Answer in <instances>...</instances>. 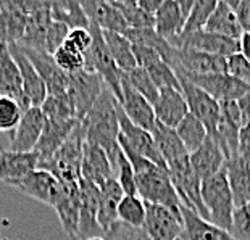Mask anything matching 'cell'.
<instances>
[{"instance_id": "1", "label": "cell", "mask_w": 250, "mask_h": 240, "mask_svg": "<svg viewBox=\"0 0 250 240\" xmlns=\"http://www.w3.org/2000/svg\"><path fill=\"white\" fill-rule=\"evenodd\" d=\"M118 99L105 86L97 102L90 108L87 116L81 121L86 132V140L97 143L108 155V160L118 152L120 142V120H118Z\"/></svg>"}, {"instance_id": "2", "label": "cell", "mask_w": 250, "mask_h": 240, "mask_svg": "<svg viewBox=\"0 0 250 240\" xmlns=\"http://www.w3.org/2000/svg\"><path fill=\"white\" fill-rule=\"evenodd\" d=\"M86 142V132L79 121L76 129L71 132L68 140L63 143L50 160L37 163V169H44L54 174L62 184H79L83 179L81 163H83V147Z\"/></svg>"}, {"instance_id": "3", "label": "cell", "mask_w": 250, "mask_h": 240, "mask_svg": "<svg viewBox=\"0 0 250 240\" xmlns=\"http://www.w3.org/2000/svg\"><path fill=\"white\" fill-rule=\"evenodd\" d=\"M202 201L208 213V221L231 232L236 206L225 169L202 182Z\"/></svg>"}, {"instance_id": "4", "label": "cell", "mask_w": 250, "mask_h": 240, "mask_svg": "<svg viewBox=\"0 0 250 240\" xmlns=\"http://www.w3.org/2000/svg\"><path fill=\"white\" fill-rule=\"evenodd\" d=\"M136 185L137 195L146 203L162 205L176 213H181L183 203H181V199L171 182V178H169L167 168L152 164L146 171L136 174Z\"/></svg>"}, {"instance_id": "5", "label": "cell", "mask_w": 250, "mask_h": 240, "mask_svg": "<svg viewBox=\"0 0 250 240\" xmlns=\"http://www.w3.org/2000/svg\"><path fill=\"white\" fill-rule=\"evenodd\" d=\"M105 82L97 73H89L81 69L78 73L68 74V97L76 113V118L83 121L87 116L90 108L97 102Z\"/></svg>"}, {"instance_id": "6", "label": "cell", "mask_w": 250, "mask_h": 240, "mask_svg": "<svg viewBox=\"0 0 250 240\" xmlns=\"http://www.w3.org/2000/svg\"><path fill=\"white\" fill-rule=\"evenodd\" d=\"M116 110H118V120H120V134H118L120 145L129 148V150H132L137 155H141V157L148 160V161H152L153 164H157V166L167 168V163H165L160 152H158L152 132L144 131L141 127H137L136 124H132L129 118L125 115L121 103H118V108Z\"/></svg>"}, {"instance_id": "7", "label": "cell", "mask_w": 250, "mask_h": 240, "mask_svg": "<svg viewBox=\"0 0 250 240\" xmlns=\"http://www.w3.org/2000/svg\"><path fill=\"white\" fill-rule=\"evenodd\" d=\"M178 78L188 79L194 86L205 90L210 97H213L218 102H228V100L242 99L244 95L250 92V87L239 81L237 78L231 76L229 73L223 74H188L176 73Z\"/></svg>"}, {"instance_id": "8", "label": "cell", "mask_w": 250, "mask_h": 240, "mask_svg": "<svg viewBox=\"0 0 250 240\" xmlns=\"http://www.w3.org/2000/svg\"><path fill=\"white\" fill-rule=\"evenodd\" d=\"M178 79L181 84V92H183L189 106V113L195 116L205 126L210 137H213L216 134L218 122H220L221 118L220 102L215 100L213 97H210L205 90H202L200 87L194 86L192 82H189L188 79L184 78H178Z\"/></svg>"}, {"instance_id": "9", "label": "cell", "mask_w": 250, "mask_h": 240, "mask_svg": "<svg viewBox=\"0 0 250 240\" xmlns=\"http://www.w3.org/2000/svg\"><path fill=\"white\" fill-rule=\"evenodd\" d=\"M144 232L150 240H176L183 237V215L167 206L146 203Z\"/></svg>"}, {"instance_id": "10", "label": "cell", "mask_w": 250, "mask_h": 240, "mask_svg": "<svg viewBox=\"0 0 250 240\" xmlns=\"http://www.w3.org/2000/svg\"><path fill=\"white\" fill-rule=\"evenodd\" d=\"M171 45L176 47V49H188L225 58L241 53V42L239 40L213 33H207V31H199V33L189 36H179L176 40L171 42Z\"/></svg>"}, {"instance_id": "11", "label": "cell", "mask_w": 250, "mask_h": 240, "mask_svg": "<svg viewBox=\"0 0 250 240\" xmlns=\"http://www.w3.org/2000/svg\"><path fill=\"white\" fill-rule=\"evenodd\" d=\"M81 208H79V229L78 240H89L90 237L104 236L99 226V205H100V187L90 180L81 179Z\"/></svg>"}, {"instance_id": "12", "label": "cell", "mask_w": 250, "mask_h": 240, "mask_svg": "<svg viewBox=\"0 0 250 240\" xmlns=\"http://www.w3.org/2000/svg\"><path fill=\"white\" fill-rule=\"evenodd\" d=\"M121 106H123L125 115L129 118L132 124L141 127L144 131L152 132L157 126V116L153 105L146 97L137 92V90L127 82L123 74L121 79Z\"/></svg>"}, {"instance_id": "13", "label": "cell", "mask_w": 250, "mask_h": 240, "mask_svg": "<svg viewBox=\"0 0 250 240\" xmlns=\"http://www.w3.org/2000/svg\"><path fill=\"white\" fill-rule=\"evenodd\" d=\"M20 47L24 52V55L29 58V61L33 63V66L39 73L41 79L44 81L47 87V94L54 95V97H65V95H68V74L63 73L57 66L54 57L47 52L33 50L23 45Z\"/></svg>"}, {"instance_id": "14", "label": "cell", "mask_w": 250, "mask_h": 240, "mask_svg": "<svg viewBox=\"0 0 250 240\" xmlns=\"http://www.w3.org/2000/svg\"><path fill=\"white\" fill-rule=\"evenodd\" d=\"M171 68L174 73L223 74L228 73V58L208 55V53L194 52L188 49H176Z\"/></svg>"}, {"instance_id": "15", "label": "cell", "mask_w": 250, "mask_h": 240, "mask_svg": "<svg viewBox=\"0 0 250 240\" xmlns=\"http://www.w3.org/2000/svg\"><path fill=\"white\" fill-rule=\"evenodd\" d=\"M132 52H134L137 66L146 69L158 89L171 87V89L181 90V84H179L176 73L173 71V68L163 60L162 55L157 50H153L150 47H146V45L132 44Z\"/></svg>"}, {"instance_id": "16", "label": "cell", "mask_w": 250, "mask_h": 240, "mask_svg": "<svg viewBox=\"0 0 250 240\" xmlns=\"http://www.w3.org/2000/svg\"><path fill=\"white\" fill-rule=\"evenodd\" d=\"M0 97L13 99L23 111L33 108L24 94L20 68L10 53L8 45L5 44L0 45Z\"/></svg>"}, {"instance_id": "17", "label": "cell", "mask_w": 250, "mask_h": 240, "mask_svg": "<svg viewBox=\"0 0 250 240\" xmlns=\"http://www.w3.org/2000/svg\"><path fill=\"white\" fill-rule=\"evenodd\" d=\"M12 187L20 190L21 194L31 197V199L41 201V203L52 206L55 203L58 194H60L62 182L49 171L34 169L33 173L24 176L23 179L13 182Z\"/></svg>"}, {"instance_id": "18", "label": "cell", "mask_w": 250, "mask_h": 240, "mask_svg": "<svg viewBox=\"0 0 250 240\" xmlns=\"http://www.w3.org/2000/svg\"><path fill=\"white\" fill-rule=\"evenodd\" d=\"M45 126V118L41 108H29L21 116L17 129L10 136V150L20 153H31L36 150L37 142Z\"/></svg>"}, {"instance_id": "19", "label": "cell", "mask_w": 250, "mask_h": 240, "mask_svg": "<svg viewBox=\"0 0 250 240\" xmlns=\"http://www.w3.org/2000/svg\"><path fill=\"white\" fill-rule=\"evenodd\" d=\"M62 222L63 231L70 240H78L79 208H81V189L79 184H62L55 203L52 205Z\"/></svg>"}, {"instance_id": "20", "label": "cell", "mask_w": 250, "mask_h": 240, "mask_svg": "<svg viewBox=\"0 0 250 240\" xmlns=\"http://www.w3.org/2000/svg\"><path fill=\"white\" fill-rule=\"evenodd\" d=\"M26 2H0V45L20 44L24 37Z\"/></svg>"}, {"instance_id": "21", "label": "cell", "mask_w": 250, "mask_h": 240, "mask_svg": "<svg viewBox=\"0 0 250 240\" xmlns=\"http://www.w3.org/2000/svg\"><path fill=\"white\" fill-rule=\"evenodd\" d=\"M8 49L20 68L21 79H23V89H24L26 97L29 99L31 106H33V108H41L42 103L45 102L47 95H49L47 94V87L44 81L41 79L39 73L36 71L33 63L29 61V58L24 55V52L21 50V47L18 44L8 45Z\"/></svg>"}, {"instance_id": "22", "label": "cell", "mask_w": 250, "mask_h": 240, "mask_svg": "<svg viewBox=\"0 0 250 240\" xmlns=\"http://www.w3.org/2000/svg\"><path fill=\"white\" fill-rule=\"evenodd\" d=\"M153 110H155L157 121L171 129H176L179 122L189 115V106L183 92L171 87L160 89V95L157 103L153 105Z\"/></svg>"}, {"instance_id": "23", "label": "cell", "mask_w": 250, "mask_h": 240, "mask_svg": "<svg viewBox=\"0 0 250 240\" xmlns=\"http://www.w3.org/2000/svg\"><path fill=\"white\" fill-rule=\"evenodd\" d=\"M52 2H37L34 10L28 15V23L23 40L20 45L28 47V49L45 52V37L52 24V13H50Z\"/></svg>"}, {"instance_id": "24", "label": "cell", "mask_w": 250, "mask_h": 240, "mask_svg": "<svg viewBox=\"0 0 250 240\" xmlns=\"http://www.w3.org/2000/svg\"><path fill=\"white\" fill-rule=\"evenodd\" d=\"M81 176L83 179L97 184L99 187L104 185L108 179L113 178L110 160L107 152L97 143L84 142L83 147V163H81Z\"/></svg>"}, {"instance_id": "25", "label": "cell", "mask_w": 250, "mask_h": 240, "mask_svg": "<svg viewBox=\"0 0 250 240\" xmlns=\"http://www.w3.org/2000/svg\"><path fill=\"white\" fill-rule=\"evenodd\" d=\"M81 7L84 13L87 15L89 21H92L99 26L102 31H110V33L116 34H126L129 29L125 17L121 15L118 8L111 2H105V0H86L81 2Z\"/></svg>"}, {"instance_id": "26", "label": "cell", "mask_w": 250, "mask_h": 240, "mask_svg": "<svg viewBox=\"0 0 250 240\" xmlns=\"http://www.w3.org/2000/svg\"><path fill=\"white\" fill-rule=\"evenodd\" d=\"M79 124V120H70V121H47L42 136L37 142L36 153L39 157V163L50 160L54 155L60 150L62 145L68 140L71 132L76 129Z\"/></svg>"}, {"instance_id": "27", "label": "cell", "mask_w": 250, "mask_h": 240, "mask_svg": "<svg viewBox=\"0 0 250 240\" xmlns=\"http://www.w3.org/2000/svg\"><path fill=\"white\" fill-rule=\"evenodd\" d=\"M39 157L36 152L20 153L0 147V182L12 185L37 169Z\"/></svg>"}, {"instance_id": "28", "label": "cell", "mask_w": 250, "mask_h": 240, "mask_svg": "<svg viewBox=\"0 0 250 240\" xmlns=\"http://www.w3.org/2000/svg\"><path fill=\"white\" fill-rule=\"evenodd\" d=\"M190 164H192V169L199 176V179L204 182V180L210 179L211 176L218 174L221 169H225L226 158L218 142L208 136L200 148L190 153Z\"/></svg>"}, {"instance_id": "29", "label": "cell", "mask_w": 250, "mask_h": 240, "mask_svg": "<svg viewBox=\"0 0 250 240\" xmlns=\"http://www.w3.org/2000/svg\"><path fill=\"white\" fill-rule=\"evenodd\" d=\"M153 18H155V33L171 44L183 34L188 15L181 10L179 0H163Z\"/></svg>"}, {"instance_id": "30", "label": "cell", "mask_w": 250, "mask_h": 240, "mask_svg": "<svg viewBox=\"0 0 250 240\" xmlns=\"http://www.w3.org/2000/svg\"><path fill=\"white\" fill-rule=\"evenodd\" d=\"M181 215H183L184 224V240H236L231 232L215 226L213 222L204 220L199 213L189 210L186 206H181Z\"/></svg>"}, {"instance_id": "31", "label": "cell", "mask_w": 250, "mask_h": 240, "mask_svg": "<svg viewBox=\"0 0 250 240\" xmlns=\"http://www.w3.org/2000/svg\"><path fill=\"white\" fill-rule=\"evenodd\" d=\"M125 190L116 182V179H108L100 185V205H99V226L104 231V236L108 234L118 224V205L123 200Z\"/></svg>"}, {"instance_id": "32", "label": "cell", "mask_w": 250, "mask_h": 240, "mask_svg": "<svg viewBox=\"0 0 250 240\" xmlns=\"http://www.w3.org/2000/svg\"><path fill=\"white\" fill-rule=\"evenodd\" d=\"M225 171L232 192L234 206L241 208L250 205V163L237 157L226 161Z\"/></svg>"}, {"instance_id": "33", "label": "cell", "mask_w": 250, "mask_h": 240, "mask_svg": "<svg viewBox=\"0 0 250 240\" xmlns=\"http://www.w3.org/2000/svg\"><path fill=\"white\" fill-rule=\"evenodd\" d=\"M204 31L223 37H229V39H236V40H241V37L244 34L241 24H239V20L236 17V12L228 3V0H220L216 3V8L211 13Z\"/></svg>"}, {"instance_id": "34", "label": "cell", "mask_w": 250, "mask_h": 240, "mask_svg": "<svg viewBox=\"0 0 250 240\" xmlns=\"http://www.w3.org/2000/svg\"><path fill=\"white\" fill-rule=\"evenodd\" d=\"M152 136H153V140H155L158 152H160L162 158L165 160V163H167V168H168V164H171L173 161L189 155L188 150H186V147L183 145V142H181L179 136L176 134V129L167 127L157 121V126H155V129L152 131Z\"/></svg>"}, {"instance_id": "35", "label": "cell", "mask_w": 250, "mask_h": 240, "mask_svg": "<svg viewBox=\"0 0 250 240\" xmlns=\"http://www.w3.org/2000/svg\"><path fill=\"white\" fill-rule=\"evenodd\" d=\"M50 13H52V20L66 24L71 31L73 29H89L90 21L87 18V15L84 13L81 2H73V0L52 2Z\"/></svg>"}, {"instance_id": "36", "label": "cell", "mask_w": 250, "mask_h": 240, "mask_svg": "<svg viewBox=\"0 0 250 240\" xmlns=\"http://www.w3.org/2000/svg\"><path fill=\"white\" fill-rule=\"evenodd\" d=\"M105 42L108 45V50L113 57V60L123 73H129L134 68H137V61L132 52V44L126 39L123 34L110 33V31H102Z\"/></svg>"}, {"instance_id": "37", "label": "cell", "mask_w": 250, "mask_h": 240, "mask_svg": "<svg viewBox=\"0 0 250 240\" xmlns=\"http://www.w3.org/2000/svg\"><path fill=\"white\" fill-rule=\"evenodd\" d=\"M176 134L179 136L181 142H183L189 155L194 153L197 148H200L205 139L208 137L205 126L190 113L179 122V126L176 127Z\"/></svg>"}, {"instance_id": "38", "label": "cell", "mask_w": 250, "mask_h": 240, "mask_svg": "<svg viewBox=\"0 0 250 240\" xmlns=\"http://www.w3.org/2000/svg\"><path fill=\"white\" fill-rule=\"evenodd\" d=\"M118 221L134 229H144L146 201L139 195H125L118 205Z\"/></svg>"}, {"instance_id": "39", "label": "cell", "mask_w": 250, "mask_h": 240, "mask_svg": "<svg viewBox=\"0 0 250 240\" xmlns=\"http://www.w3.org/2000/svg\"><path fill=\"white\" fill-rule=\"evenodd\" d=\"M115 8H118L125 17L129 29H155V18L139 7L136 0H125V2H111Z\"/></svg>"}, {"instance_id": "40", "label": "cell", "mask_w": 250, "mask_h": 240, "mask_svg": "<svg viewBox=\"0 0 250 240\" xmlns=\"http://www.w3.org/2000/svg\"><path fill=\"white\" fill-rule=\"evenodd\" d=\"M216 3L218 2H215V0H195L188 20H186L184 31L181 36H189V34L199 33V31H204L211 17V13H213V10L216 8Z\"/></svg>"}, {"instance_id": "41", "label": "cell", "mask_w": 250, "mask_h": 240, "mask_svg": "<svg viewBox=\"0 0 250 240\" xmlns=\"http://www.w3.org/2000/svg\"><path fill=\"white\" fill-rule=\"evenodd\" d=\"M41 111L47 121H70L78 120L74 108L71 105V100L68 95L65 97H54V95H47L45 102L42 103Z\"/></svg>"}, {"instance_id": "42", "label": "cell", "mask_w": 250, "mask_h": 240, "mask_svg": "<svg viewBox=\"0 0 250 240\" xmlns=\"http://www.w3.org/2000/svg\"><path fill=\"white\" fill-rule=\"evenodd\" d=\"M111 169H113V179H116V182L125 190V195H137L136 173L123 150H120Z\"/></svg>"}, {"instance_id": "43", "label": "cell", "mask_w": 250, "mask_h": 240, "mask_svg": "<svg viewBox=\"0 0 250 240\" xmlns=\"http://www.w3.org/2000/svg\"><path fill=\"white\" fill-rule=\"evenodd\" d=\"M127 82L139 92L142 97H146L152 105L157 103L158 95H160V89L155 86V82L152 81V78L148 76V73L144 68L137 66L129 73H125Z\"/></svg>"}, {"instance_id": "44", "label": "cell", "mask_w": 250, "mask_h": 240, "mask_svg": "<svg viewBox=\"0 0 250 240\" xmlns=\"http://www.w3.org/2000/svg\"><path fill=\"white\" fill-rule=\"evenodd\" d=\"M23 113V108L13 99L0 97V132H13Z\"/></svg>"}, {"instance_id": "45", "label": "cell", "mask_w": 250, "mask_h": 240, "mask_svg": "<svg viewBox=\"0 0 250 240\" xmlns=\"http://www.w3.org/2000/svg\"><path fill=\"white\" fill-rule=\"evenodd\" d=\"M52 57H54L57 66L66 74H73L84 69V55H81V53L71 52L65 49V47H62Z\"/></svg>"}, {"instance_id": "46", "label": "cell", "mask_w": 250, "mask_h": 240, "mask_svg": "<svg viewBox=\"0 0 250 240\" xmlns=\"http://www.w3.org/2000/svg\"><path fill=\"white\" fill-rule=\"evenodd\" d=\"M231 236L236 240H250V205L236 208L232 216Z\"/></svg>"}, {"instance_id": "47", "label": "cell", "mask_w": 250, "mask_h": 240, "mask_svg": "<svg viewBox=\"0 0 250 240\" xmlns=\"http://www.w3.org/2000/svg\"><path fill=\"white\" fill-rule=\"evenodd\" d=\"M63 47L71 52L86 55L92 47V34H90L89 29H73L68 34Z\"/></svg>"}, {"instance_id": "48", "label": "cell", "mask_w": 250, "mask_h": 240, "mask_svg": "<svg viewBox=\"0 0 250 240\" xmlns=\"http://www.w3.org/2000/svg\"><path fill=\"white\" fill-rule=\"evenodd\" d=\"M70 28L63 23H58V21H52L49 31H47V37H45V52L54 55V53L62 49L63 44H65L68 34H70Z\"/></svg>"}, {"instance_id": "49", "label": "cell", "mask_w": 250, "mask_h": 240, "mask_svg": "<svg viewBox=\"0 0 250 240\" xmlns=\"http://www.w3.org/2000/svg\"><path fill=\"white\" fill-rule=\"evenodd\" d=\"M228 73L250 87V63L242 57V53L228 58Z\"/></svg>"}, {"instance_id": "50", "label": "cell", "mask_w": 250, "mask_h": 240, "mask_svg": "<svg viewBox=\"0 0 250 240\" xmlns=\"http://www.w3.org/2000/svg\"><path fill=\"white\" fill-rule=\"evenodd\" d=\"M228 3L236 12L242 33L250 34V0H228Z\"/></svg>"}, {"instance_id": "51", "label": "cell", "mask_w": 250, "mask_h": 240, "mask_svg": "<svg viewBox=\"0 0 250 240\" xmlns=\"http://www.w3.org/2000/svg\"><path fill=\"white\" fill-rule=\"evenodd\" d=\"M239 158L250 163V122H246L239 132Z\"/></svg>"}, {"instance_id": "52", "label": "cell", "mask_w": 250, "mask_h": 240, "mask_svg": "<svg viewBox=\"0 0 250 240\" xmlns=\"http://www.w3.org/2000/svg\"><path fill=\"white\" fill-rule=\"evenodd\" d=\"M237 105L241 108V115H242V124L250 122V92L247 95H244L242 99L237 100Z\"/></svg>"}, {"instance_id": "53", "label": "cell", "mask_w": 250, "mask_h": 240, "mask_svg": "<svg viewBox=\"0 0 250 240\" xmlns=\"http://www.w3.org/2000/svg\"><path fill=\"white\" fill-rule=\"evenodd\" d=\"M163 0H139V7L144 10V12H147L148 15H152V17H155L157 10L160 8Z\"/></svg>"}, {"instance_id": "54", "label": "cell", "mask_w": 250, "mask_h": 240, "mask_svg": "<svg viewBox=\"0 0 250 240\" xmlns=\"http://www.w3.org/2000/svg\"><path fill=\"white\" fill-rule=\"evenodd\" d=\"M241 53L242 57L250 63V34H242L241 37Z\"/></svg>"}, {"instance_id": "55", "label": "cell", "mask_w": 250, "mask_h": 240, "mask_svg": "<svg viewBox=\"0 0 250 240\" xmlns=\"http://www.w3.org/2000/svg\"><path fill=\"white\" fill-rule=\"evenodd\" d=\"M89 240H107V237H105V236H97V237H90Z\"/></svg>"}, {"instance_id": "56", "label": "cell", "mask_w": 250, "mask_h": 240, "mask_svg": "<svg viewBox=\"0 0 250 240\" xmlns=\"http://www.w3.org/2000/svg\"><path fill=\"white\" fill-rule=\"evenodd\" d=\"M176 240H184V239H183V237H179V239H176Z\"/></svg>"}]
</instances>
